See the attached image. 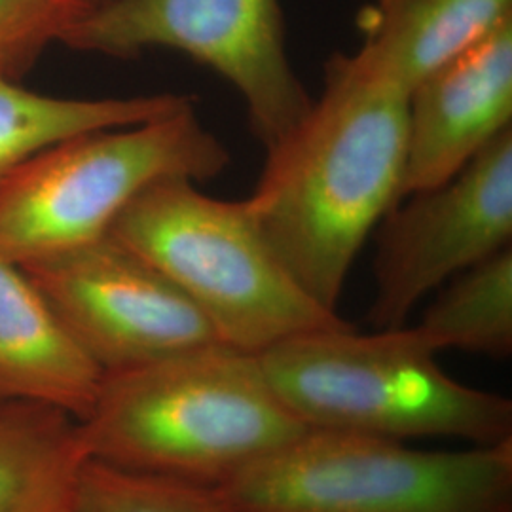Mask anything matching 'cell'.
I'll use <instances>...</instances> for the list:
<instances>
[{
    "label": "cell",
    "instance_id": "6da1fadb",
    "mask_svg": "<svg viewBox=\"0 0 512 512\" xmlns=\"http://www.w3.org/2000/svg\"><path fill=\"white\" fill-rule=\"evenodd\" d=\"M408 92L357 52L332 55L323 90L266 148L247 203L296 283L338 311L368 236L403 200Z\"/></svg>",
    "mask_w": 512,
    "mask_h": 512
},
{
    "label": "cell",
    "instance_id": "7a4b0ae2",
    "mask_svg": "<svg viewBox=\"0 0 512 512\" xmlns=\"http://www.w3.org/2000/svg\"><path fill=\"white\" fill-rule=\"evenodd\" d=\"M80 431L88 459L219 488L308 427L277 395L258 355L213 344L105 374Z\"/></svg>",
    "mask_w": 512,
    "mask_h": 512
},
{
    "label": "cell",
    "instance_id": "3957f363",
    "mask_svg": "<svg viewBox=\"0 0 512 512\" xmlns=\"http://www.w3.org/2000/svg\"><path fill=\"white\" fill-rule=\"evenodd\" d=\"M416 327L306 332L258 355L308 429L391 440L512 439V401L452 378Z\"/></svg>",
    "mask_w": 512,
    "mask_h": 512
},
{
    "label": "cell",
    "instance_id": "277c9868",
    "mask_svg": "<svg viewBox=\"0 0 512 512\" xmlns=\"http://www.w3.org/2000/svg\"><path fill=\"white\" fill-rule=\"evenodd\" d=\"M183 291L224 346L260 355L306 332L349 325L285 268L247 200L169 179L137 196L109 232Z\"/></svg>",
    "mask_w": 512,
    "mask_h": 512
},
{
    "label": "cell",
    "instance_id": "5b68a950",
    "mask_svg": "<svg viewBox=\"0 0 512 512\" xmlns=\"http://www.w3.org/2000/svg\"><path fill=\"white\" fill-rule=\"evenodd\" d=\"M213 490L224 512H512V439L420 450L308 429Z\"/></svg>",
    "mask_w": 512,
    "mask_h": 512
},
{
    "label": "cell",
    "instance_id": "8992f818",
    "mask_svg": "<svg viewBox=\"0 0 512 512\" xmlns=\"http://www.w3.org/2000/svg\"><path fill=\"white\" fill-rule=\"evenodd\" d=\"M230 164L228 148L194 105L71 137L21 165L0 188V255L25 264L105 238L152 184L205 183Z\"/></svg>",
    "mask_w": 512,
    "mask_h": 512
},
{
    "label": "cell",
    "instance_id": "52a82bcc",
    "mask_svg": "<svg viewBox=\"0 0 512 512\" xmlns=\"http://www.w3.org/2000/svg\"><path fill=\"white\" fill-rule=\"evenodd\" d=\"M59 44L122 59L152 48L188 55L238 92L264 150L313 99L289 57L281 0H116L78 19Z\"/></svg>",
    "mask_w": 512,
    "mask_h": 512
},
{
    "label": "cell",
    "instance_id": "ba28073f",
    "mask_svg": "<svg viewBox=\"0 0 512 512\" xmlns=\"http://www.w3.org/2000/svg\"><path fill=\"white\" fill-rule=\"evenodd\" d=\"M18 266L103 374L222 344L179 287L110 236Z\"/></svg>",
    "mask_w": 512,
    "mask_h": 512
},
{
    "label": "cell",
    "instance_id": "9c48e42d",
    "mask_svg": "<svg viewBox=\"0 0 512 512\" xmlns=\"http://www.w3.org/2000/svg\"><path fill=\"white\" fill-rule=\"evenodd\" d=\"M404 198L378 230L374 329L404 327L427 294L511 247L512 129L446 183Z\"/></svg>",
    "mask_w": 512,
    "mask_h": 512
},
{
    "label": "cell",
    "instance_id": "30bf717a",
    "mask_svg": "<svg viewBox=\"0 0 512 512\" xmlns=\"http://www.w3.org/2000/svg\"><path fill=\"white\" fill-rule=\"evenodd\" d=\"M511 122L509 18L408 93L403 198L446 183Z\"/></svg>",
    "mask_w": 512,
    "mask_h": 512
},
{
    "label": "cell",
    "instance_id": "8fae6325",
    "mask_svg": "<svg viewBox=\"0 0 512 512\" xmlns=\"http://www.w3.org/2000/svg\"><path fill=\"white\" fill-rule=\"evenodd\" d=\"M103 378L35 283L0 255V404H48L82 421Z\"/></svg>",
    "mask_w": 512,
    "mask_h": 512
},
{
    "label": "cell",
    "instance_id": "7c38bea8",
    "mask_svg": "<svg viewBox=\"0 0 512 512\" xmlns=\"http://www.w3.org/2000/svg\"><path fill=\"white\" fill-rule=\"evenodd\" d=\"M512 18V0H372L355 50L410 93Z\"/></svg>",
    "mask_w": 512,
    "mask_h": 512
},
{
    "label": "cell",
    "instance_id": "4fadbf2b",
    "mask_svg": "<svg viewBox=\"0 0 512 512\" xmlns=\"http://www.w3.org/2000/svg\"><path fill=\"white\" fill-rule=\"evenodd\" d=\"M86 461L71 414L48 404H0V512H69Z\"/></svg>",
    "mask_w": 512,
    "mask_h": 512
},
{
    "label": "cell",
    "instance_id": "5bb4252c",
    "mask_svg": "<svg viewBox=\"0 0 512 512\" xmlns=\"http://www.w3.org/2000/svg\"><path fill=\"white\" fill-rule=\"evenodd\" d=\"M194 105L179 93L69 99L31 92L0 76V188L40 152L71 137L128 128Z\"/></svg>",
    "mask_w": 512,
    "mask_h": 512
},
{
    "label": "cell",
    "instance_id": "9a60e30c",
    "mask_svg": "<svg viewBox=\"0 0 512 512\" xmlns=\"http://www.w3.org/2000/svg\"><path fill=\"white\" fill-rule=\"evenodd\" d=\"M435 349L490 359L512 353V249L507 247L446 281L414 325Z\"/></svg>",
    "mask_w": 512,
    "mask_h": 512
},
{
    "label": "cell",
    "instance_id": "2e32d148",
    "mask_svg": "<svg viewBox=\"0 0 512 512\" xmlns=\"http://www.w3.org/2000/svg\"><path fill=\"white\" fill-rule=\"evenodd\" d=\"M69 512H224L213 488L131 473L88 459Z\"/></svg>",
    "mask_w": 512,
    "mask_h": 512
},
{
    "label": "cell",
    "instance_id": "e0dca14e",
    "mask_svg": "<svg viewBox=\"0 0 512 512\" xmlns=\"http://www.w3.org/2000/svg\"><path fill=\"white\" fill-rule=\"evenodd\" d=\"M88 12L84 0H0V76L19 82Z\"/></svg>",
    "mask_w": 512,
    "mask_h": 512
},
{
    "label": "cell",
    "instance_id": "ac0fdd59",
    "mask_svg": "<svg viewBox=\"0 0 512 512\" xmlns=\"http://www.w3.org/2000/svg\"><path fill=\"white\" fill-rule=\"evenodd\" d=\"M86 2V6L93 10V8H99V6H105V4H110V2H116V0H84Z\"/></svg>",
    "mask_w": 512,
    "mask_h": 512
}]
</instances>
